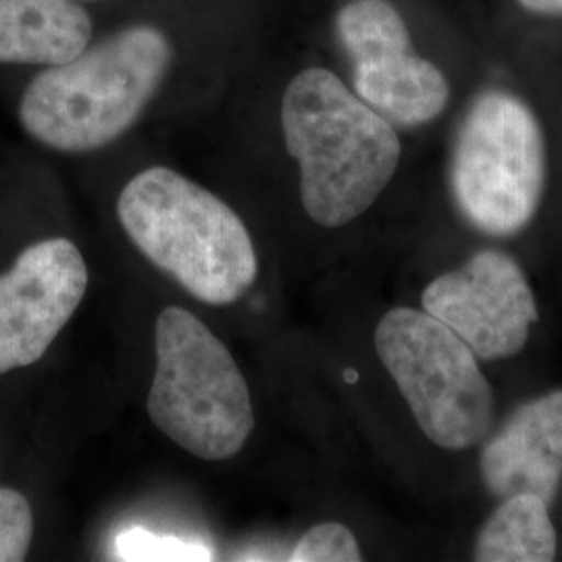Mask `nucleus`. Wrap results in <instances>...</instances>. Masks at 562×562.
I'll use <instances>...</instances> for the list:
<instances>
[{"mask_svg":"<svg viewBox=\"0 0 562 562\" xmlns=\"http://www.w3.org/2000/svg\"><path fill=\"white\" fill-rule=\"evenodd\" d=\"M34 536V515L18 490L0 487V562H20L27 557Z\"/></svg>","mask_w":562,"mask_h":562,"instance_id":"obj_15","label":"nucleus"},{"mask_svg":"<svg viewBox=\"0 0 562 562\" xmlns=\"http://www.w3.org/2000/svg\"><path fill=\"white\" fill-rule=\"evenodd\" d=\"M375 350L429 442L467 450L487 438L494 392L477 357L425 311L398 306L375 329Z\"/></svg>","mask_w":562,"mask_h":562,"instance_id":"obj_6","label":"nucleus"},{"mask_svg":"<svg viewBox=\"0 0 562 562\" xmlns=\"http://www.w3.org/2000/svg\"><path fill=\"white\" fill-rule=\"evenodd\" d=\"M120 561L183 562L213 561V550L202 542H188L176 536H159L144 527H130L115 540Z\"/></svg>","mask_w":562,"mask_h":562,"instance_id":"obj_13","label":"nucleus"},{"mask_svg":"<svg viewBox=\"0 0 562 562\" xmlns=\"http://www.w3.org/2000/svg\"><path fill=\"white\" fill-rule=\"evenodd\" d=\"M117 215L142 255L196 301L234 304L257 280V250L234 209L173 169L127 181Z\"/></svg>","mask_w":562,"mask_h":562,"instance_id":"obj_2","label":"nucleus"},{"mask_svg":"<svg viewBox=\"0 0 562 562\" xmlns=\"http://www.w3.org/2000/svg\"><path fill=\"white\" fill-rule=\"evenodd\" d=\"M352 60L357 97L383 120L417 127L436 120L450 99L442 71L417 55L401 13L387 0H355L336 18Z\"/></svg>","mask_w":562,"mask_h":562,"instance_id":"obj_7","label":"nucleus"},{"mask_svg":"<svg viewBox=\"0 0 562 562\" xmlns=\"http://www.w3.org/2000/svg\"><path fill=\"white\" fill-rule=\"evenodd\" d=\"M281 130L301 165L302 206L323 227L361 217L396 176L402 146L394 125L327 69L311 67L290 81Z\"/></svg>","mask_w":562,"mask_h":562,"instance_id":"obj_1","label":"nucleus"},{"mask_svg":"<svg viewBox=\"0 0 562 562\" xmlns=\"http://www.w3.org/2000/svg\"><path fill=\"white\" fill-rule=\"evenodd\" d=\"M90 38V18L74 0H0V63L60 65Z\"/></svg>","mask_w":562,"mask_h":562,"instance_id":"obj_11","label":"nucleus"},{"mask_svg":"<svg viewBox=\"0 0 562 562\" xmlns=\"http://www.w3.org/2000/svg\"><path fill=\"white\" fill-rule=\"evenodd\" d=\"M173 57L161 30L134 25L50 65L25 88L23 130L60 153H90L121 138L161 88Z\"/></svg>","mask_w":562,"mask_h":562,"instance_id":"obj_3","label":"nucleus"},{"mask_svg":"<svg viewBox=\"0 0 562 562\" xmlns=\"http://www.w3.org/2000/svg\"><path fill=\"white\" fill-rule=\"evenodd\" d=\"M423 311L457 334L482 361L521 352L538 304L515 259L501 250L475 252L461 269L431 281Z\"/></svg>","mask_w":562,"mask_h":562,"instance_id":"obj_8","label":"nucleus"},{"mask_svg":"<svg viewBox=\"0 0 562 562\" xmlns=\"http://www.w3.org/2000/svg\"><path fill=\"white\" fill-rule=\"evenodd\" d=\"M361 559L355 533L341 522L311 527L290 552L292 562H359Z\"/></svg>","mask_w":562,"mask_h":562,"instance_id":"obj_14","label":"nucleus"},{"mask_svg":"<svg viewBox=\"0 0 562 562\" xmlns=\"http://www.w3.org/2000/svg\"><path fill=\"white\" fill-rule=\"evenodd\" d=\"M525 11L543 18H562V0H517Z\"/></svg>","mask_w":562,"mask_h":562,"instance_id":"obj_16","label":"nucleus"},{"mask_svg":"<svg viewBox=\"0 0 562 562\" xmlns=\"http://www.w3.org/2000/svg\"><path fill=\"white\" fill-rule=\"evenodd\" d=\"M155 348L157 369L146 401L150 422L199 459L236 457L255 429V411L232 352L180 306L162 308Z\"/></svg>","mask_w":562,"mask_h":562,"instance_id":"obj_4","label":"nucleus"},{"mask_svg":"<svg viewBox=\"0 0 562 562\" xmlns=\"http://www.w3.org/2000/svg\"><path fill=\"white\" fill-rule=\"evenodd\" d=\"M557 529L548 503L536 494L504 498L475 542V561L550 562L557 557Z\"/></svg>","mask_w":562,"mask_h":562,"instance_id":"obj_12","label":"nucleus"},{"mask_svg":"<svg viewBox=\"0 0 562 562\" xmlns=\"http://www.w3.org/2000/svg\"><path fill=\"white\" fill-rule=\"evenodd\" d=\"M480 467L494 496L536 494L552 503L562 480V392L519 406L485 443Z\"/></svg>","mask_w":562,"mask_h":562,"instance_id":"obj_10","label":"nucleus"},{"mask_svg":"<svg viewBox=\"0 0 562 562\" xmlns=\"http://www.w3.org/2000/svg\"><path fill=\"white\" fill-rule=\"evenodd\" d=\"M88 290L80 248L65 238L36 241L0 276V375L41 361Z\"/></svg>","mask_w":562,"mask_h":562,"instance_id":"obj_9","label":"nucleus"},{"mask_svg":"<svg viewBox=\"0 0 562 562\" xmlns=\"http://www.w3.org/2000/svg\"><path fill=\"white\" fill-rule=\"evenodd\" d=\"M546 165L536 113L506 90H485L471 102L452 146L450 190L475 229L513 236L540 209Z\"/></svg>","mask_w":562,"mask_h":562,"instance_id":"obj_5","label":"nucleus"}]
</instances>
